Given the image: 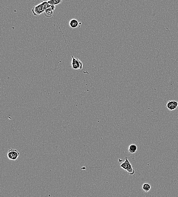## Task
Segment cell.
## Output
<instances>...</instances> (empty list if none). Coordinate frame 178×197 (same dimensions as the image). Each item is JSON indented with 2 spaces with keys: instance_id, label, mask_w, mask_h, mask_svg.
<instances>
[{
  "instance_id": "6da1fadb",
  "label": "cell",
  "mask_w": 178,
  "mask_h": 197,
  "mask_svg": "<svg viewBox=\"0 0 178 197\" xmlns=\"http://www.w3.org/2000/svg\"><path fill=\"white\" fill-rule=\"evenodd\" d=\"M50 5L47 1H42L41 3L35 6L32 10V13L35 16H38L45 12L46 9L50 8Z\"/></svg>"
},
{
  "instance_id": "7a4b0ae2",
  "label": "cell",
  "mask_w": 178,
  "mask_h": 197,
  "mask_svg": "<svg viewBox=\"0 0 178 197\" xmlns=\"http://www.w3.org/2000/svg\"><path fill=\"white\" fill-rule=\"evenodd\" d=\"M110 167H120L122 168L124 171H126L130 175H133L135 173V171L132 168L131 163L129 162L128 158L126 157L125 158V160L124 162L122 163L120 165L117 166H111Z\"/></svg>"
},
{
  "instance_id": "3957f363",
  "label": "cell",
  "mask_w": 178,
  "mask_h": 197,
  "mask_svg": "<svg viewBox=\"0 0 178 197\" xmlns=\"http://www.w3.org/2000/svg\"><path fill=\"white\" fill-rule=\"evenodd\" d=\"M72 57L71 61V67L73 69L75 70L82 69L83 68V63L78 58H75L72 55L71 52L70 53Z\"/></svg>"
},
{
  "instance_id": "277c9868",
  "label": "cell",
  "mask_w": 178,
  "mask_h": 197,
  "mask_svg": "<svg viewBox=\"0 0 178 197\" xmlns=\"http://www.w3.org/2000/svg\"><path fill=\"white\" fill-rule=\"evenodd\" d=\"M19 152L17 149H10L7 153L8 158L11 161L16 160L19 157Z\"/></svg>"
},
{
  "instance_id": "5b68a950",
  "label": "cell",
  "mask_w": 178,
  "mask_h": 197,
  "mask_svg": "<svg viewBox=\"0 0 178 197\" xmlns=\"http://www.w3.org/2000/svg\"><path fill=\"white\" fill-rule=\"evenodd\" d=\"M166 106L169 111L174 110L178 107V102L176 100L169 101Z\"/></svg>"
},
{
  "instance_id": "8992f818",
  "label": "cell",
  "mask_w": 178,
  "mask_h": 197,
  "mask_svg": "<svg viewBox=\"0 0 178 197\" xmlns=\"http://www.w3.org/2000/svg\"><path fill=\"white\" fill-rule=\"evenodd\" d=\"M77 20L73 19L70 20L69 21V26L72 29H75L79 26L80 24Z\"/></svg>"
},
{
  "instance_id": "52a82bcc",
  "label": "cell",
  "mask_w": 178,
  "mask_h": 197,
  "mask_svg": "<svg viewBox=\"0 0 178 197\" xmlns=\"http://www.w3.org/2000/svg\"><path fill=\"white\" fill-rule=\"evenodd\" d=\"M44 15L45 17H46L47 18H50L52 17H53L54 15V12L53 10L48 8L46 9V10L44 12Z\"/></svg>"
},
{
  "instance_id": "ba28073f",
  "label": "cell",
  "mask_w": 178,
  "mask_h": 197,
  "mask_svg": "<svg viewBox=\"0 0 178 197\" xmlns=\"http://www.w3.org/2000/svg\"><path fill=\"white\" fill-rule=\"evenodd\" d=\"M46 1L50 5L56 6L62 3L63 0H47Z\"/></svg>"
},
{
  "instance_id": "9c48e42d",
  "label": "cell",
  "mask_w": 178,
  "mask_h": 197,
  "mask_svg": "<svg viewBox=\"0 0 178 197\" xmlns=\"http://www.w3.org/2000/svg\"><path fill=\"white\" fill-rule=\"evenodd\" d=\"M128 150L130 153L134 154L138 150V147L136 144H132L129 146Z\"/></svg>"
},
{
  "instance_id": "30bf717a",
  "label": "cell",
  "mask_w": 178,
  "mask_h": 197,
  "mask_svg": "<svg viewBox=\"0 0 178 197\" xmlns=\"http://www.w3.org/2000/svg\"><path fill=\"white\" fill-rule=\"evenodd\" d=\"M143 190L145 192H149L151 189V185L148 183H145L143 184L142 186Z\"/></svg>"
},
{
  "instance_id": "8fae6325",
  "label": "cell",
  "mask_w": 178,
  "mask_h": 197,
  "mask_svg": "<svg viewBox=\"0 0 178 197\" xmlns=\"http://www.w3.org/2000/svg\"><path fill=\"white\" fill-rule=\"evenodd\" d=\"M50 8L54 11V10L55 9L56 6L54 5H50Z\"/></svg>"
}]
</instances>
